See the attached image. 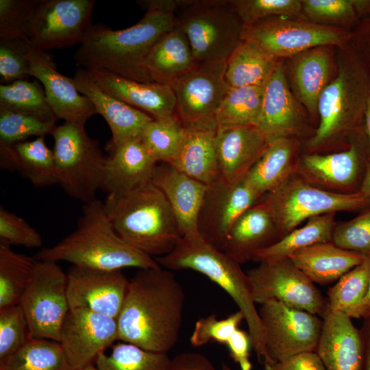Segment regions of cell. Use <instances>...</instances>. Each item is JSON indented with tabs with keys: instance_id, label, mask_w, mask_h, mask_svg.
Masks as SVG:
<instances>
[{
	"instance_id": "obj_1",
	"label": "cell",
	"mask_w": 370,
	"mask_h": 370,
	"mask_svg": "<svg viewBox=\"0 0 370 370\" xmlns=\"http://www.w3.org/2000/svg\"><path fill=\"white\" fill-rule=\"evenodd\" d=\"M184 302V289L171 270L139 269L129 280L116 318L119 341L167 354L179 339Z\"/></svg>"
},
{
	"instance_id": "obj_2",
	"label": "cell",
	"mask_w": 370,
	"mask_h": 370,
	"mask_svg": "<svg viewBox=\"0 0 370 370\" xmlns=\"http://www.w3.org/2000/svg\"><path fill=\"white\" fill-rule=\"evenodd\" d=\"M138 2L146 13L134 25L117 30L102 23L90 27L74 55L77 66L108 71L138 82H152L145 59L156 41L178 24L177 0Z\"/></svg>"
},
{
	"instance_id": "obj_3",
	"label": "cell",
	"mask_w": 370,
	"mask_h": 370,
	"mask_svg": "<svg viewBox=\"0 0 370 370\" xmlns=\"http://www.w3.org/2000/svg\"><path fill=\"white\" fill-rule=\"evenodd\" d=\"M34 258L108 271L160 267L155 258L130 246L119 236L103 202L97 199L84 204L74 231L52 247L41 249Z\"/></svg>"
},
{
	"instance_id": "obj_4",
	"label": "cell",
	"mask_w": 370,
	"mask_h": 370,
	"mask_svg": "<svg viewBox=\"0 0 370 370\" xmlns=\"http://www.w3.org/2000/svg\"><path fill=\"white\" fill-rule=\"evenodd\" d=\"M119 236L151 256L170 253L181 237L175 215L163 193L151 181L103 201Z\"/></svg>"
},
{
	"instance_id": "obj_5",
	"label": "cell",
	"mask_w": 370,
	"mask_h": 370,
	"mask_svg": "<svg viewBox=\"0 0 370 370\" xmlns=\"http://www.w3.org/2000/svg\"><path fill=\"white\" fill-rule=\"evenodd\" d=\"M155 260L162 267L171 271L189 269L199 272L225 291L244 315L251 347L259 362L264 365L271 362L264 345L262 321L247 273L241 264L206 243L201 236L180 237L170 253Z\"/></svg>"
},
{
	"instance_id": "obj_6",
	"label": "cell",
	"mask_w": 370,
	"mask_h": 370,
	"mask_svg": "<svg viewBox=\"0 0 370 370\" xmlns=\"http://www.w3.org/2000/svg\"><path fill=\"white\" fill-rule=\"evenodd\" d=\"M369 93L370 80L361 60L357 54L348 56L320 95V122L308 148L314 151L359 130Z\"/></svg>"
},
{
	"instance_id": "obj_7",
	"label": "cell",
	"mask_w": 370,
	"mask_h": 370,
	"mask_svg": "<svg viewBox=\"0 0 370 370\" xmlns=\"http://www.w3.org/2000/svg\"><path fill=\"white\" fill-rule=\"evenodd\" d=\"M175 14L197 65L227 63L242 40L243 25L230 1L178 0Z\"/></svg>"
},
{
	"instance_id": "obj_8",
	"label": "cell",
	"mask_w": 370,
	"mask_h": 370,
	"mask_svg": "<svg viewBox=\"0 0 370 370\" xmlns=\"http://www.w3.org/2000/svg\"><path fill=\"white\" fill-rule=\"evenodd\" d=\"M57 184L84 204L96 199L101 188L106 156L85 125L64 122L51 134Z\"/></svg>"
},
{
	"instance_id": "obj_9",
	"label": "cell",
	"mask_w": 370,
	"mask_h": 370,
	"mask_svg": "<svg viewBox=\"0 0 370 370\" xmlns=\"http://www.w3.org/2000/svg\"><path fill=\"white\" fill-rule=\"evenodd\" d=\"M261 201L271 212L281 238L312 217L370 207L360 192L326 190L308 183L297 173L264 195Z\"/></svg>"
},
{
	"instance_id": "obj_10",
	"label": "cell",
	"mask_w": 370,
	"mask_h": 370,
	"mask_svg": "<svg viewBox=\"0 0 370 370\" xmlns=\"http://www.w3.org/2000/svg\"><path fill=\"white\" fill-rule=\"evenodd\" d=\"M31 338L60 341L62 323L70 310L67 276L57 262L37 260L33 278L18 304Z\"/></svg>"
},
{
	"instance_id": "obj_11",
	"label": "cell",
	"mask_w": 370,
	"mask_h": 370,
	"mask_svg": "<svg viewBox=\"0 0 370 370\" xmlns=\"http://www.w3.org/2000/svg\"><path fill=\"white\" fill-rule=\"evenodd\" d=\"M258 263L246 273L255 304L276 301L323 317L327 299L289 258Z\"/></svg>"
},
{
	"instance_id": "obj_12",
	"label": "cell",
	"mask_w": 370,
	"mask_h": 370,
	"mask_svg": "<svg viewBox=\"0 0 370 370\" xmlns=\"http://www.w3.org/2000/svg\"><path fill=\"white\" fill-rule=\"evenodd\" d=\"M260 306L258 310L271 362L316 351L323 326L321 317L276 301Z\"/></svg>"
},
{
	"instance_id": "obj_13",
	"label": "cell",
	"mask_w": 370,
	"mask_h": 370,
	"mask_svg": "<svg viewBox=\"0 0 370 370\" xmlns=\"http://www.w3.org/2000/svg\"><path fill=\"white\" fill-rule=\"evenodd\" d=\"M226 63L197 65L174 82L175 113L186 130H217V112L228 85Z\"/></svg>"
},
{
	"instance_id": "obj_14",
	"label": "cell",
	"mask_w": 370,
	"mask_h": 370,
	"mask_svg": "<svg viewBox=\"0 0 370 370\" xmlns=\"http://www.w3.org/2000/svg\"><path fill=\"white\" fill-rule=\"evenodd\" d=\"M369 164V146L362 126L343 151L325 155L308 153L300 157L297 174L322 189L354 193L360 192Z\"/></svg>"
},
{
	"instance_id": "obj_15",
	"label": "cell",
	"mask_w": 370,
	"mask_h": 370,
	"mask_svg": "<svg viewBox=\"0 0 370 370\" xmlns=\"http://www.w3.org/2000/svg\"><path fill=\"white\" fill-rule=\"evenodd\" d=\"M94 0H40L30 22L28 38L47 51L84 40L92 25Z\"/></svg>"
},
{
	"instance_id": "obj_16",
	"label": "cell",
	"mask_w": 370,
	"mask_h": 370,
	"mask_svg": "<svg viewBox=\"0 0 370 370\" xmlns=\"http://www.w3.org/2000/svg\"><path fill=\"white\" fill-rule=\"evenodd\" d=\"M347 34L310 22L269 18L243 26L241 40L251 41L276 57L292 56L325 45L343 44Z\"/></svg>"
},
{
	"instance_id": "obj_17",
	"label": "cell",
	"mask_w": 370,
	"mask_h": 370,
	"mask_svg": "<svg viewBox=\"0 0 370 370\" xmlns=\"http://www.w3.org/2000/svg\"><path fill=\"white\" fill-rule=\"evenodd\" d=\"M262 198L245 179L231 183L220 175L208 185L199 210L197 227L201 238L223 251L232 224Z\"/></svg>"
},
{
	"instance_id": "obj_18",
	"label": "cell",
	"mask_w": 370,
	"mask_h": 370,
	"mask_svg": "<svg viewBox=\"0 0 370 370\" xmlns=\"http://www.w3.org/2000/svg\"><path fill=\"white\" fill-rule=\"evenodd\" d=\"M119 341L116 319L94 311L70 308L60 330V341L73 370L93 363L99 354Z\"/></svg>"
},
{
	"instance_id": "obj_19",
	"label": "cell",
	"mask_w": 370,
	"mask_h": 370,
	"mask_svg": "<svg viewBox=\"0 0 370 370\" xmlns=\"http://www.w3.org/2000/svg\"><path fill=\"white\" fill-rule=\"evenodd\" d=\"M29 74L42 84L47 99L58 119L85 125L96 110L88 97L81 94L73 79L57 70L53 56L25 44Z\"/></svg>"
},
{
	"instance_id": "obj_20",
	"label": "cell",
	"mask_w": 370,
	"mask_h": 370,
	"mask_svg": "<svg viewBox=\"0 0 370 370\" xmlns=\"http://www.w3.org/2000/svg\"><path fill=\"white\" fill-rule=\"evenodd\" d=\"M66 276L70 308H85L116 319L129 284L121 270H99L73 265Z\"/></svg>"
},
{
	"instance_id": "obj_21",
	"label": "cell",
	"mask_w": 370,
	"mask_h": 370,
	"mask_svg": "<svg viewBox=\"0 0 370 370\" xmlns=\"http://www.w3.org/2000/svg\"><path fill=\"white\" fill-rule=\"evenodd\" d=\"M73 79L78 91L89 99L97 114L102 116L109 125L112 138L106 143L108 146L140 138L146 126L153 119L106 92L84 69H77Z\"/></svg>"
},
{
	"instance_id": "obj_22",
	"label": "cell",
	"mask_w": 370,
	"mask_h": 370,
	"mask_svg": "<svg viewBox=\"0 0 370 370\" xmlns=\"http://www.w3.org/2000/svg\"><path fill=\"white\" fill-rule=\"evenodd\" d=\"M151 182L166 197L175 215L181 237L201 236L197 219L208 186L165 162L157 164Z\"/></svg>"
},
{
	"instance_id": "obj_23",
	"label": "cell",
	"mask_w": 370,
	"mask_h": 370,
	"mask_svg": "<svg viewBox=\"0 0 370 370\" xmlns=\"http://www.w3.org/2000/svg\"><path fill=\"white\" fill-rule=\"evenodd\" d=\"M315 352L325 370H362L364 347L360 330L346 314L328 309Z\"/></svg>"
},
{
	"instance_id": "obj_24",
	"label": "cell",
	"mask_w": 370,
	"mask_h": 370,
	"mask_svg": "<svg viewBox=\"0 0 370 370\" xmlns=\"http://www.w3.org/2000/svg\"><path fill=\"white\" fill-rule=\"evenodd\" d=\"M268 144L257 127H217L215 145L220 175L231 183L242 180Z\"/></svg>"
},
{
	"instance_id": "obj_25",
	"label": "cell",
	"mask_w": 370,
	"mask_h": 370,
	"mask_svg": "<svg viewBox=\"0 0 370 370\" xmlns=\"http://www.w3.org/2000/svg\"><path fill=\"white\" fill-rule=\"evenodd\" d=\"M86 71L106 92L154 119L175 112V96L170 85L138 82L105 70Z\"/></svg>"
},
{
	"instance_id": "obj_26",
	"label": "cell",
	"mask_w": 370,
	"mask_h": 370,
	"mask_svg": "<svg viewBox=\"0 0 370 370\" xmlns=\"http://www.w3.org/2000/svg\"><path fill=\"white\" fill-rule=\"evenodd\" d=\"M303 115L279 62L265 85L258 128L269 143L300 133Z\"/></svg>"
},
{
	"instance_id": "obj_27",
	"label": "cell",
	"mask_w": 370,
	"mask_h": 370,
	"mask_svg": "<svg viewBox=\"0 0 370 370\" xmlns=\"http://www.w3.org/2000/svg\"><path fill=\"white\" fill-rule=\"evenodd\" d=\"M106 149L108 155L101 189L108 195L125 193L151 180L158 162L140 138L106 145Z\"/></svg>"
},
{
	"instance_id": "obj_28",
	"label": "cell",
	"mask_w": 370,
	"mask_h": 370,
	"mask_svg": "<svg viewBox=\"0 0 370 370\" xmlns=\"http://www.w3.org/2000/svg\"><path fill=\"white\" fill-rule=\"evenodd\" d=\"M280 238L271 212L260 200L241 214L232 224L223 251L241 264L252 260L258 252Z\"/></svg>"
},
{
	"instance_id": "obj_29",
	"label": "cell",
	"mask_w": 370,
	"mask_h": 370,
	"mask_svg": "<svg viewBox=\"0 0 370 370\" xmlns=\"http://www.w3.org/2000/svg\"><path fill=\"white\" fill-rule=\"evenodd\" d=\"M196 66L188 40L178 24L156 41L145 62L152 82L170 86Z\"/></svg>"
},
{
	"instance_id": "obj_30",
	"label": "cell",
	"mask_w": 370,
	"mask_h": 370,
	"mask_svg": "<svg viewBox=\"0 0 370 370\" xmlns=\"http://www.w3.org/2000/svg\"><path fill=\"white\" fill-rule=\"evenodd\" d=\"M0 167L17 171L34 187L57 184L54 156L45 136L10 145H0Z\"/></svg>"
},
{
	"instance_id": "obj_31",
	"label": "cell",
	"mask_w": 370,
	"mask_h": 370,
	"mask_svg": "<svg viewBox=\"0 0 370 370\" xmlns=\"http://www.w3.org/2000/svg\"><path fill=\"white\" fill-rule=\"evenodd\" d=\"M288 258L314 284L326 285L336 282L367 257L342 249L331 241L300 249Z\"/></svg>"
},
{
	"instance_id": "obj_32",
	"label": "cell",
	"mask_w": 370,
	"mask_h": 370,
	"mask_svg": "<svg viewBox=\"0 0 370 370\" xmlns=\"http://www.w3.org/2000/svg\"><path fill=\"white\" fill-rule=\"evenodd\" d=\"M293 137L282 138L269 143L245 180L262 197L281 186L297 173L300 157Z\"/></svg>"
},
{
	"instance_id": "obj_33",
	"label": "cell",
	"mask_w": 370,
	"mask_h": 370,
	"mask_svg": "<svg viewBox=\"0 0 370 370\" xmlns=\"http://www.w3.org/2000/svg\"><path fill=\"white\" fill-rule=\"evenodd\" d=\"M216 130H186L183 142L170 164L175 169L206 185L219 176Z\"/></svg>"
},
{
	"instance_id": "obj_34",
	"label": "cell",
	"mask_w": 370,
	"mask_h": 370,
	"mask_svg": "<svg viewBox=\"0 0 370 370\" xmlns=\"http://www.w3.org/2000/svg\"><path fill=\"white\" fill-rule=\"evenodd\" d=\"M279 62L256 44L242 40L227 61L225 79L230 87L265 86Z\"/></svg>"
},
{
	"instance_id": "obj_35",
	"label": "cell",
	"mask_w": 370,
	"mask_h": 370,
	"mask_svg": "<svg viewBox=\"0 0 370 370\" xmlns=\"http://www.w3.org/2000/svg\"><path fill=\"white\" fill-rule=\"evenodd\" d=\"M330 59L321 47L298 54L291 67L293 87L297 98L310 113L317 112L318 101L327 86Z\"/></svg>"
},
{
	"instance_id": "obj_36",
	"label": "cell",
	"mask_w": 370,
	"mask_h": 370,
	"mask_svg": "<svg viewBox=\"0 0 370 370\" xmlns=\"http://www.w3.org/2000/svg\"><path fill=\"white\" fill-rule=\"evenodd\" d=\"M336 213L312 217L306 223L281 238L269 247L258 252L253 261L276 260L288 258L296 251L321 243L331 242Z\"/></svg>"
},
{
	"instance_id": "obj_37",
	"label": "cell",
	"mask_w": 370,
	"mask_h": 370,
	"mask_svg": "<svg viewBox=\"0 0 370 370\" xmlns=\"http://www.w3.org/2000/svg\"><path fill=\"white\" fill-rule=\"evenodd\" d=\"M36 260L0 243V309L18 305L30 284Z\"/></svg>"
},
{
	"instance_id": "obj_38",
	"label": "cell",
	"mask_w": 370,
	"mask_h": 370,
	"mask_svg": "<svg viewBox=\"0 0 370 370\" xmlns=\"http://www.w3.org/2000/svg\"><path fill=\"white\" fill-rule=\"evenodd\" d=\"M264 88L265 86H228L217 112V127H258Z\"/></svg>"
},
{
	"instance_id": "obj_39",
	"label": "cell",
	"mask_w": 370,
	"mask_h": 370,
	"mask_svg": "<svg viewBox=\"0 0 370 370\" xmlns=\"http://www.w3.org/2000/svg\"><path fill=\"white\" fill-rule=\"evenodd\" d=\"M0 370H73L58 341L30 338L2 362Z\"/></svg>"
},
{
	"instance_id": "obj_40",
	"label": "cell",
	"mask_w": 370,
	"mask_h": 370,
	"mask_svg": "<svg viewBox=\"0 0 370 370\" xmlns=\"http://www.w3.org/2000/svg\"><path fill=\"white\" fill-rule=\"evenodd\" d=\"M0 109L32 115L45 121L58 120L38 80L22 79L1 84Z\"/></svg>"
},
{
	"instance_id": "obj_41",
	"label": "cell",
	"mask_w": 370,
	"mask_h": 370,
	"mask_svg": "<svg viewBox=\"0 0 370 370\" xmlns=\"http://www.w3.org/2000/svg\"><path fill=\"white\" fill-rule=\"evenodd\" d=\"M171 361L166 353L119 341L110 347L109 352L99 354L94 363L98 370H170Z\"/></svg>"
},
{
	"instance_id": "obj_42",
	"label": "cell",
	"mask_w": 370,
	"mask_h": 370,
	"mask_svg": "<svg viewBox=\"0 0 370 370\" xmlns=\"http://www.w3.org/2000/svg\"><path fill=\"white\" fill-rule=\"evenodd\" d=\"M185 134L186 128L175 112L166 117L153 119L143 130L140 139L158 163H171Z\"/></svg>"
},
{
	"instance_id": "obj_43",
	"label": "cell",
	"mask_w": 370,
	"mask_h": 370,
	"mask_svg": "<svg viewBox=\"0 0 370 370\" xmlns=\"http://www.w3.org/2000/svg\"><path fill=\"white\" fill-rule=\"evenodd\" d=\"M370 282V258L341 276L328 291L330 309L349 315L365 299Z\"/></svg>"
},
{
	"instance_id": "obj_44",
	"label": "cell",
	"mask_w": 370,
	"mask_h": 370,
	"mask_svg": "<svg viewBox=\"0 0 370 370\" xmlns=\"http://www.w3.org/2000/svg\"><path fill=\"white\" fill-rule=\"evenodd\" d=\"M56 122L0 109V145L23 142L31 136L37 138L51 134L56 127Z\"/></svg>"
},
{
	"instance_id": "obj_45",
	"label": "cell",
	"mask_w": 370,
	"mask_h": 370,
	"mask_svg": "<svg viewBox=\"0 0 370 370\" xmlns=\"http://www.w3.org/2000/svg\"><path fill=\"white\" fill-rule=\"evenodd\" d=\"M40 0H0V40L29 42L30 22Z\"/></svg>"
},
{
	"instance_id": "obj_46",
	"label": "cell",
	"mask_w": 370,
	"mask_h": 370,
	"mask_svg": "<svg viewBox=\"0 0 370 370\" xmlns=\"http://www.w3.org/2000/svg\"><path fill=\"white\" fill-rule=\"evenodd\" d=\"M230 3L243 26L279 16H296L302 10L298 0H232Z\"/></svg>"
},
{
	"instance_id": "obj_47",
	"label": "cell",
	"mask_w": 370,
	"mask_h": 370,
	"mask_svg": "<svg viewBox=\"0 0 370 370\" xmlns=\"http://www.w3.org/2000/svg\"><path fill=\"white\" fill-rule=\"evenodd\" d=\"M30 338L29 325L19 304L0 309V362L16 352Z\"/></svg>"
},
{
	"instance_id": "obj_48",
	"label": "cell",
	"mask_w": 370,
	"mask_h": 370,
	"mask_svg": "<svg viewBox=\"0 0 370 370\" xmlns=\"http://www.w3.org/2000/svg\"><path fill=\"white\" fill-rule=\"evenodd\" d=\"M332 242L342 249L370 258V207L349 221L336 223Z\"/></svg>"
},
{
	"instance_id": "obj_49",
	"label": "cell",
	"mask_w": 370,
	"mask_h": 370,
	"mask_svg": "<svg viewBox=\"0 0 370 370\" xmlns=\"http://www.w3.org/2000/svg\"><path fill=\"white\" fill-rule=\"evenodd\" d=\"M243 320L244 315L240 310L222 319H217L214 314L201 317L195 324L190 343L195 347L210 342L225 345Z\"/></svg>"
},
{
	"instance_id": "obj_50",
	"label": "cell",
	"mask_w": 370,
	"mask_h": 370,
	"mask_svg": "<svg viewBox=\"0 0 370 370\" xmlns=\"http://www.w3.org/2000/svg\"><path fill=\"white\" fill-rule=\"evenodd\" d=\"M42 236L26 220L0 207V243L37 248L42 245Z\"/></svg>"
},
{
	"instance_id": "obj_51",
	"label": "cell",
	"mask_w": 370,
	"mask_h": 370,
	"mask_svg": "<svg viewBox=\"0 0 370 370\" xmlns=\"http://www.w3.org/2000/svg\"><path fill=\"white\" fill-rule=\"evenodd\" d=\"M24 40H0V77L1 84L28 79L29 60Z\"/></svg>"
},
{
	"instance_id": "obj_52",
	"label": "cell",
	"mask_w": 370,
	"mask_h": 370,
	"mask_svg": "<svg viewBox=\"0 0 370 370\" xmlns=\"http://www.w3.org/2000/svg\"><path fill=\"white\" fill-rule=\"evenodd\" d=\"M302 10L317 21L353 23L358 18L353 0H304Z\"/></svg>"
},
{
	"instance_id": "obj_53",
	"label": "cell",
	"mask_w": 370,
	"mask_h": 370,
	"mask_svg": "<svg viewBox=\"0 0 370 370\" xmlns=\"http://www.w3.org/2000/svg\"><path fill=\"white\" fill-rule=\"evenodd\" d=\"M225 346L230 357L238 365L241 370H251L249 351L251 347L249 332L238 328Z\"/></svg>"
},
{
	"instance_id": "obj_54",
	"label": "cell",
	"mask_w": 370,
	"mask_h": 370,
	"mask_svg": "<svg viewBox=\"0 0 370 370\" xmlns=\"http://www.w3.org/2000/svg\"><path fill=\"white\" fill-rule=\"evenodd\" d=\"M264 370H325L315 352L302 353L282 362L264 365Z\"/></svg>"
},
{
	"instance_id": "obj_55",
	"label": "cell",
	"mask_w": 370,
	"mask_h": 370,
	"mask_svg": "<svg viewBox=\"0 0 370 370\" xmlns=\"http://www.w3.org/2000/svg\"><path fill=\"white\" fill-rule=\"evenodd\" d=\"M170 370H217L213 363L204 354L184 352L176 355L171 361Z\"/></svg>"
},
{
	"instance_id": "obj_56",
	"label": "cell",
	"mask_w": 370,
	"mask_h": 370,
	"mask_svg": "<svg viewBox=\"0 0 370 370\" xmlns=\"http://www.w3.org/2000/svg\"><path fill=\"white\" fill-rule=\"evenodd\" d=\"M364 347V362L362 370H370V315L364 319L360 330Z\"/></svg>"
},
{
	"instance_id": "obj_57",
	"label": "cell",
	"mask_w": 370,
	"mask_h": 370,
	"mask_svg": "<svg viewBox=\"0 0 370 370\" xmlns=\"http://www.w3.org/2000/svg\"><path fill=\"white\" fill-rule=\"evenodd\" d=\"M370 315V282L367 295L363 301L358 306L349 317L356 319H365Z\"/></svg>"
},
{
	"instance_id": "obj_58",
	"label": "cell",
	"mask_w": 370,
	"mask_h": 370,
	"mask_svg": "<svg viewBox=\"0 0 370 370\" xmlns=\"http://www.w3.org/2000/svg\"><path fill=\"white\" fill-rule=\"evenodd\" d=\"M364 130L369 146V158L370 162V93L369 95L364 112Z\"/></svg>"
},
{
	"instance_id": "obj_59",
	"label": "cell",
	"mask_w": 370,
	"mask_h": 370,
	"mask_svg": "<svg viewBox=\"0 0 370 370\" xmlns=\"http://www.w3.org/2000/svg\"><path fill=\"white\" fill-rule=\"evenodd\" d=\"M360 193L363 195L370 205V162L368 165L364 180L362 181Z\"/></svg>"
},
{
	"instance_id": "obj_60",
	"label": "cell",
	"mask_w": 370,
	"mask_h": 370,
	"mask_svg": "<svg viewBox=\"0 0 370 370\" xmlns=\"http://www.w3.org/2000/svg\"><path fill=\"white\" fill-rule=\"evenodd\" d=\"M353 3L358 17L370 14V0H353Z\"/></svg>"
},
{
	"instance_id": "obj_61",
	"label": "cell",
	"mask_w": 370,
	"mask_h": 370,
	"mask_svg": "<svg viewBox=\"0 0 370 370\" xmlns=\"http://www.w3.org/2000/svg\"><path fill=\"white\" fill-rule=\"evenodd\" d=\"M368 25H370V20L368 21ZM369 33H368V38H367L366 40V47H367V56L368 55V58H367L366 60L361 61L365 69L366 70L368 76L369 77L370 80V27L369 28Z\"/></svg>"
},
{
	"instance_id": "obj_62",
	"label": "cell",
	"mask_w": 370,
	"mask_h": 370,
	"mask_svg": "<svg viewBox=\"0 0 370 370\" xmlns=\"http://www.w3.org/2000/svg\"><path fill=\"white\" fill-rule=\"evenodd\" d=\"M78 370H98L95 365V363H90L83 368H81Z\"/></svg>"
},
{
	"instance_id": "obj_63",
	"label": "cell",
	"mask_w": 370,
	"mask_h": 370,
	"mask_svg": "<svg viewBox=\"0 0 370 370\" xmlns=\"http://www.w3.org/2000/svg\"><path fill=\"white\" fill-rule=\"evenodd\" d=\"M221 370H233L226 363L222 362Z\"/></svg>"
}]
</instances>
